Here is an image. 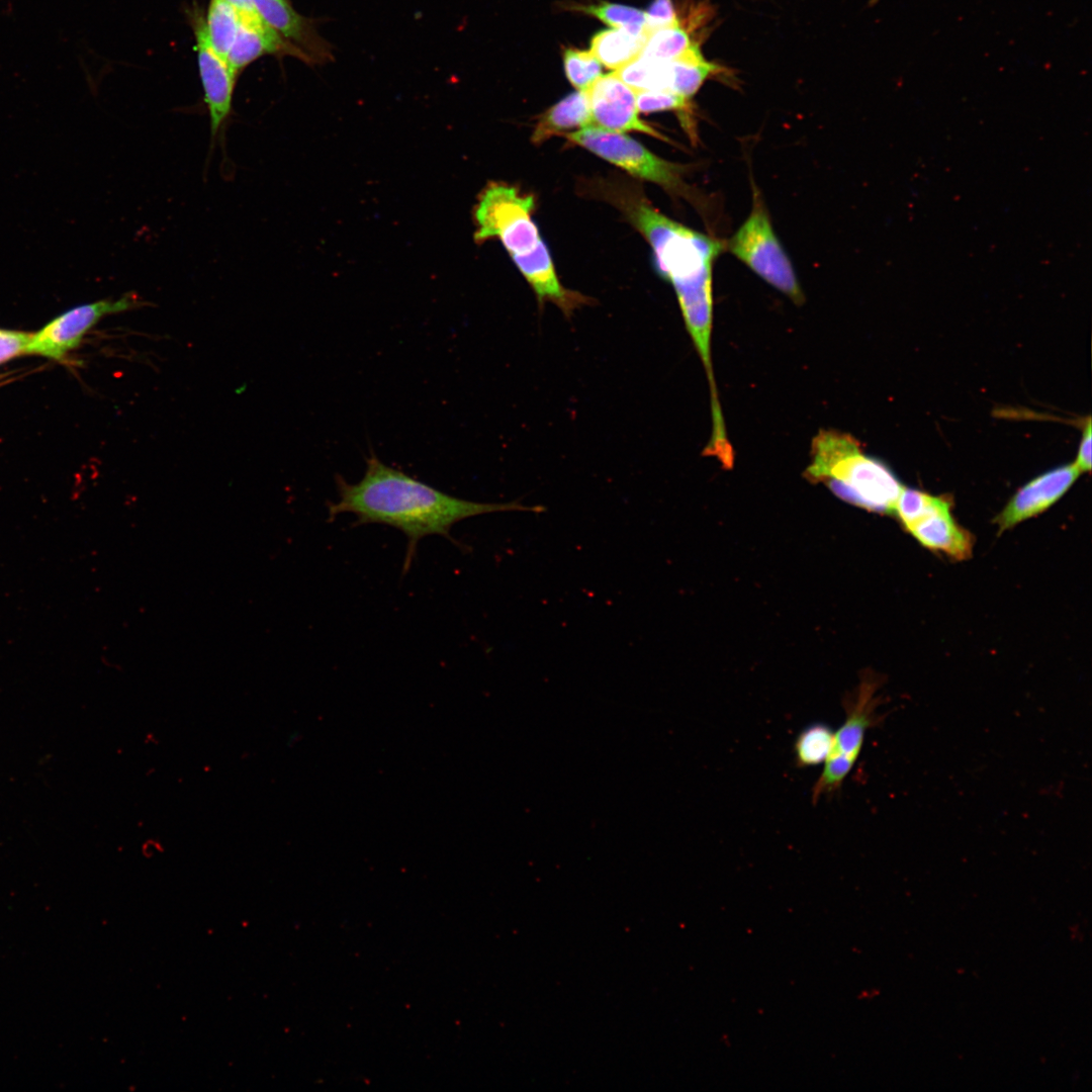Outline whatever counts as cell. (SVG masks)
Here are the masks:
<instances>
[{
    "label": "cell",
    "instance_id": "7a4b0ae2",
    "mask_svg": "<svg viewBox=\"0 0 1092 1092\" xmlns=\"http://www.w3.org/2000/svg\"><path fill=\"white\" fill-rule=\"evenodd\" d=\"M606 194L649 243L654 267L672 285L687 330L711 377L712 270L724 243L665 216L638 190L616 185Z\"/></svg>",
    "mask_w": 1092,
    "mask_h": 1092
},
{
    "label": "cell",
    "instance_id": "603a6c76",
    "mask_svg": "<svg viewBox=\"0 0 1092 1092\" xmlns=\"http://www.w3.org/2000/svg\"><path fill=\"white\" fill-rule=\"evenodd\" d=\"M563 66L568 81L578 91H586L603 75L601 63L590 51L565 49Z\"/></svg>",
    "mask_w": 1092,
    "mask_h": 1092
},
{
    "label": "cell",
    "instance_id": "30bf717a",
    "mask_svg": "<svg viewBox=\"0 0 1092 1092\" xmlns=\"http://www.w3.org/2000/svg\"><path fill=\"white\" fill-rule=\"evenodd\" d=\"M590 125L613 132L636 131L669 142L639 117L636 91L614 72L602 75L587 90Z\"/></svg>",
    "mask_w": 1092,
    "mask_h": 1092
},
{
    "label": "cell",
    "instance_id": "7c38bea8",
    "mask_svg": "<svg viewBox=\"0 0 1092 1092\" xmlns=\"http://www.w3.org/2000/svg\"><path fill=\"white\" fill-rule=\"evenodd\" d=\"M252 2L264 21L303 52L311 65H325L334 60L333 44L320 34L316 19L296 12L289 0Z\"/></svg>",
    "mask_w": 1092,
    "mask_h": 1092
},
{
    "label": "cell",
    "instance_id": "e0dca14e",
    "mask_svg": "<svg viewBox=\"0 0 1092 1092\" xmlns=\"http://www.w3.org/2000/svg\"><path fill=\"white\" fill-rule=\"evenodd\" d=\"M646 37L625 28H606L593 35L589 51L601 65L616 71L640 55Z\"/></svg>",
    "mask_w": 1092,
    "mask_h": 1092
},
{
    "label": "cell",
    "instance_id": "8fae6325",
    "mask_svg": "<svg viewBox=\"0 0 1092 1092\" xmlns=\"http://www.w3.org/2000/svg\"><path fill=\"white\" fill-rule=\"evenodd\" d=\"M1080 473L1073 463L1042 473L1023 485L996 517L998 531L1004 532L1048 510L1066 493Z\"/></svg>",
    "mask_w": 1092,
    "mask_h": 1092
},
{
    "label": "cell",
    "instance_id": "3957f363",
    "mask_svg": "<svg viewBox=\"0 0 1092 1092\" xmlns=\"http://www.w3.org/2000/svg\"><path fill=\"white\" fill-rule=\"evenodd\" d=\"M810 453L804 472L809 481L825 483L840 499L861 509L894 515L903 485L886 464L867 455L854 437L821 430Z\"/></svg>",
    "mask_w": 1092,
    "mask_h": 1092
},
{
    "label": "cell",
    "instance_id": "277c9868",
    "mask_svg": "<svg viewBox=\"0 0 1092 1092\" xmlns=\"http://www.w3.org/2000/svg\"><path fill=\"white\" fill-rule=\"evenodd\" d=\"M879 681L867 673L854 692L844 697L845 719L834 732L824 768L812 789L814 803L840 790L860 754L868 730L881 721L877 712Z\"/></svg>",
    "mask_w": 1092,
    "mask_h": 1092
},
{
    "label": "cell",
    "instance_id": "2e32d148",
    "mask_svg": "<svg viewBox=\"0 0 1092 1092\" xmlns=\"http://www.w3.org/2000/svg\"><path fill=\"white\" fill-rule=\"evenodd\" d=\"M590 125V109L586 91L568 94L545 111L536 123L532 142L539 145L567 130Z\"/></svg>",
    "mask_w": 1092,
    "mask_h": 1092
},
{
    "label": "cell",
    "instance_id": "cb8c5ba5",
    "mask_svg": "<svg viewBox=\"0 0 1092 1092\" xmlns=\"http://www.w3.org/2000/svg\"><path fill=\"white\" fill-rule=\"evenodd\" d=\"M636 100L639 112L674 110L686 114L687 117L690 113L691 100L669 91H639L636 92Z\"/></svg>",
    "mask_w": 1092,
    "mask_h": 1092
},
{
    "label": "cell",
    "instance_id": "9c48e42d",
    "mask_svg": "<svg viewBox=\"0 0 1092 1092\" xmlns=\"http://www.w3.org/2000/svg\"><path fill=\"white\" fill-rule=\"evenodd\" d=\"M146 304L138 293L127 292L115 300L104 299L74 307L31 336L25 353L61 359L77 347L83 336L104 315L135 309Z\"/></svg>",
    "mask_w": 1092,
    "mask_h": 1092
},
{
    "label": "cell",
    "instance_id": "d4e9b609",
    "mask_svg": "<svg viewBox=\"0 0 1092 1092\" xmlns=\"http://www.w3.org/2000/svg\"><path fill=\"white\" fill-rule=\"evenodd\" d=\"M646 14L647 34L655 29L676 24L679 15L673 6L672 0H653Z\"/></svg>",
    "mask_w": 1092,
    "mask_h": 1092
},
{
    "label": "cell",
    "instance_id": "4316f807",
    "mask_svg": "<svg viewBox=\"0 0 1092 1092\" xmlns=\"http://www.w3.org/2000/svg\"><path fill=\"white\" fill-rule=\"evenodd\" d=\"M1091 420L1087 419L1080 442L1075 466L1080 472L1091 469Z\"/></svg>",
    "mask_w": 1092,
    "mask_h": 1092
},
{
    "label": "cell",
    "instance_id": "83f0119b",
    "mask_svg": "<svg viewBox=\"0 0 1092 1092\" xmlns=\"http://www.w3.org/2000/svg\"><path fill=\"white\" fill-rule=\"evenodd\" d=\"M231 3L239 14L242 15H258V11L252 0H225ZM260 15V14H259Z\"/></svg>",
    "mask_w": 1092,
    "mask_h": 1092
},
{
    "label": "cell",
    "instance_id": "d6986e66",
    "mask_svg": "<svg viewBox=\"0 0 1092 1092\" xmlns=\"http://www.w3.org/2000/svg\"><path fill=\"white\" fill-rule=\"evenodd\" d=\"M240 18L238 10L225 0H210L206 29L209 42L215 53L226 61L235 41Z\"/></svg>",
    "mask_w": 1092,
    "mask_h": 1092
},
{
    "label": "cell",
    "instance_id": "5b68a950",
    "mask_svg": "<svg viewBox=\"0 0 1092 1092\" xmlns=\"http://www.w3.org/2000/svg\"><path fill=\"white\" fill-rule=\"evenodd\" d=\"M727 249L796 304L803 303L805 298L794 267L772 229L768 212L755 185L752 209L728 241Z\"/></svg>",
    "mask_w": 1092,
    "mask_h": 1092
},
{
    "label": "cell",
    "instance_id": "7402d4cb",
    "mask_svg": "<svg viewBox=\"0 0 1092 1092\" xmlns=\"http://www.w3.org/2000/svg\"><path fill=\"white\" fill-rule=\"evenodd\" d=\"M573 10L592 15L612 27L646 33L645 11L628 5L602 1L596 4L575 5Z\"/></svg>",
    "mask_w": 1092,
    "mask_h": 1092
},
{
    "label": "cell",
    "instance_id": "9a60e30c",
    "mask_svg": "<svg viewBox=\"0 0 1092 1092\" xmlns=\"http://www.w3.org/2000/svg\"><path fill=\"white\" fill-rule=\"evenodd\" d=\"M693 10L686 19L679 17L676 24L649 32L639 56L659 63H668L700 44L695 33L704 23L706 9L695 7Z\"/></svg>",
    "mask_w": 1092,
    "mask_h": 1092
},
{
    "label": "cell",
    "instance_id": "4fadbf2b",
    "mask_svg": "<svg viewBox=\"0 0 1092 1092\" xmlns=\"http://www.w3.org/2000/svg\"><path fill=\"white\" fill-rule=\"evenodd\" d=\"M198 67L204 90V100L210 116L211 139L225 122L232 107V98L236 76L226 61L212 49L206 29V23L199 18L195 25Z\"/></svg>",
    "mask_w": 1092,
    "mask_h": 1092
},
{
    "label": "cell",
    "instance_id": "6da1fadb",
    "mask_svg": "<svg viewBox=\"0 0 1092 1092\" xmlns=\"http://www.w3.org/2000/svg\"><path fill=\"white\" fill-rule=\"evenodd\" d=\"M335 483L337 499L327 505L329 521L348 513L356 517L355 526L380 524L400 531L407 541L403 574L415 559L420 540L427 536H442L461 548L451 530L463 520L500 512H545L542 506L517 500L479 503L451 495L386 465L374 453L366 458L359 481L352 483L337 475Z\"/></svg>",
    "mask_w": 1092,
    "mask_h": 1092
},
{
    "label": "cell",
    "instance_id": "484cf974",
    "mask_svg": "<svg viewBox=\"0 0 1092 1092\" xmlns=\"http://www.w3.org/2000/svg\"><path fill=\"white\" fill-rule=\"evenodd\" d=\"M31 335L0 330V363L26 351Z\"/></svg>",
    "mask_w": 1092,
    "mask_h": 1092
},
{
    "label": "cell",
    "instance_id": "5bb4252c",
    "mask_svg": "<svg viewBox=\"0 0 1092 1092\" xmlns=\"http://www.w3.org/2000/svg\"><path fill=\"white\" fill-rule=\"evenodd\" d=\"M536 294L540 306L555 304L566 317L579 307L589 304L590 298L565 288L559 281L548 248L543 240L530 253L512 258Z\"/></svg>",
    "mask_w": 1092,
    "mask_h": 1092
},
{
    "label": "cell",
    "instance_id": "44dd1931",
    "mask_svg": "<svg viewBox=\"0 0 1092 1092\" xmlns=\"http://www.w3.org/2000/svg\"><path fill=\"white\" fill-rule=\"evenodd\" d=\"M833 735L834 731L824 723H814L803 729L794 744L797 766L804 768L825 762Z\"/></svg>",
    "mask_w": 1092,
    "mask_h": 1092
},
{
    "label": "cell",
    "instance_id": "ba28073f",
    "mask_svg": "<svg viewBox=\"0 0 1092 1092\" xmlns=\"http://www.w3.org/2000/svg\"><path fill=\"white\" fill-rule=\"evenodd\" d=\"M563 136L602 159L625 170L632 176L655 183L665 189H682L681 165L668 162L646 149L637 141L620 132L608 131L593 125L569 131Z\"/></svg>",
    "mask_w": 1092,
    "mask_h": 1092
},
{
    "label": "cell",
    "instance_id": "8992f818",
    "mask_svg": "<svg viewBox=\"0 0 1092 1092\" xmlns=\"http://www.w3.org/2000/svg\"><path fill=\"white\" fill-rule=\"evenodd\" d=\"M534 206L533 195L506 183H491L475 208L476 241L496 238L512 258L532 252L542 241L532 219Z\"/></svg>",
    "mask_w": 1092,
    "mask_h": 1092
},
{
    "label": "cell",
    "instance_id": "ffe728a7",
    "mask_svg": "<svg viewBox=\"0 0 1092 1092\" xmlns=\"http://www.w3.org/2000/svg\"><path fill=\"white\" fill-rule=\"evenodd\" d=\"M614 73L636 92L669 91L667 63H659L638 56Z\"/></svg>",
    "mask_w": 1092,
    "mask_h": 1092
},
{
    "label": "cell",
    "instance_id": "52a82bcc",
    "mask_svg": "<svg viewBox=\"0 0 1092 1092\" xmlns=\"http://www.w3.org/2000/svg\"><path fill=\"white\" fill-rule=\"evenodd\" d=\"M894 515L922 546L957 560L971 556L972 535L956 522L946 496L903 486Z\"/></svg>",
    "mask_w": 1092,
    "mask_h": 1092
},
{
    "label": "cell",
    "instance_id": "ac0fdd59",
    "mask_svg": "<svg viewBox=\"0 0 1092 1092\" xmlns=\"http://www.w3.org/2000/svg\"><path fill=\"white\" fill-rule=\"evenodd\" d=\"M669 91L688 100L699 91L709 78L723 74L724 69L706 60L700 44L695 46L682 57L668 62Z\"/></svg>",
    "mask_w": 1092,
    "mask_h": 1092
}]
</instances>
